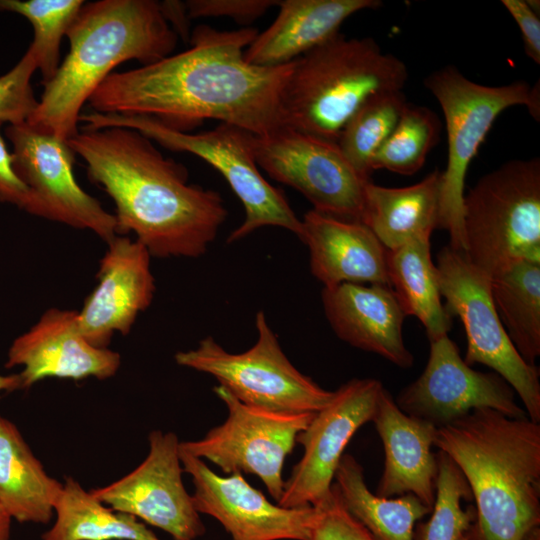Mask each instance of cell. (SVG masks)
<instances>
[{
	"mask_svg": "<svg viewBox=\"0 0 540 540\" xmlns=\"http://www.w3.org/2000/svg\"><path fill=\"white\" fill-rule=\"evenodd\" d=\"M254 28L193 29L191 47L157 62L112 72L88 102L94 112L150 117L168 128L191 132L214 119L255 135L282 126L280 94L292 63L249 64L244 51Z\"/></svg>",
	"mask_w": 540,
	"mask_h": 540,
	"instance_id": "cell-1",
	"label": "cell"
},
{
	"mask_svg": "<svg viewBox=\"0 0 540 540\" xmlns=\"http://www.w3.org/2000/svg\"><path fill=\"white\" fill-rule=\"evenodd\" d=\"M112 198L120 234L133 232L151 256L206 253L228 211L221 195L188 183V171L135 129L83 126L67 141Z\"/></svg>",
	"mask_w": 540,
	"mask_h": 540,
	"instance_id": "cell-2",
	"label": "cell"
},
{
	"mask_svg": "<svg viewBox=\"0 0 540 540\" xmlns=\"http://www.w3.org/2000/svg\"><path fill=\"white\" fill-rule=\"evenodd\" d=\"M434 446L471 489V540H525L539 529L540 423L478 408L437 428Z\"/></svg>",
	"mask_w": 540,
	"mask_h": 540,
	"instance_id": "cell-3",
	"label": "cell"
},
{
	"mask_svg": "<svg viewBox=\"0 0 540 540\" xmlns=\"http://www.w3.org/2000/svg\"><path fill=\"white\" fill-rule=\"evenodd\" d=\"M66 36L70 50L26 120L64 141L78 133L82 106L117 65L157 62L171 55L178 40L153 0L84 4Z\"/></svg>",
	"mask_w": 540,
	"mask_h": 540,
	"instance_id": "cell-4",
	"label": "cell"
},
{
	"mask_svg": "<svg viewBox=\"0 0 540 540\" xmlns=\"http://www.w3.org/2000/svg\"><path fill=\"white\" fill-rule=\"evenodd\" d=\"M408 68L371 37L340 32L293 62L280 94L283 126L336 142L371 96L402 90Z\"/></svg>",
	"mask_w": 540,
	"mask_h": 540,
	"instance_id": "cell-5",
	"label": "cell"
},
{
	"mask_svg": "<svg viewBox=\"0 0 540 540\" xmlns=\"http://www.w3.org/2000/svg\"><path fill=\"white\" fill-rule=\"evenodd\" d=\"M424 85L441 106L447 131L448 154L446 168L441 172L438 228L449 233L452 249L464 252L463 200L468 167L493 123L506 109L524 105L539 121V81L533 86L522 80L483 85L448 65L429 74Z\"/></svg>",
	"mask_w": 540,
	"mask_h": 540,
	"instance_id": "cell-6",
	"label": "cell"
},
{
	"mask_svg": "<svg viewBox=\"0 0 540 540\" xmlns=\"http://www.w3.org/2000/svg\"><path fill=\"white\" fill-rule=\"evenodd\" d=\"M79 121L92 129H135L169 150L191 153L214 167L228 182L245 212L243 222L228 236L227 243L265 226L281 227L299 236L301 219L284 193L272 186L259 170L252 151V133L224 123L198 133L180 132L150 117L94 111L81 114Z\"/></svg>",
	"mask_w": 540,
	"mask_h": 540,
	"instance_id": "cell-7",
	"label": "cell"
},
{
	"mask_svg": "<svg viewBox=\"0 0 540 540\" xmlns=\"http://www.w3.org/2000/svg\"><path fill=\"white\" fill-rule=\"evenodd\" d=\"M466 257L490 276L540 263V158L511 160L482 176L463 200Z\"/></svg>",
	"mask_w": 540,
	"mask_h": 540,
	"instance_id": "cell-8",
	"label": "cell"
},
{
	"mask_svg": "<svg viewBox=\"0 0 540 540\" xmlns=\"http://www.w3.org/2000/svg\"><path fill=\"white\" fill-rule=\"evenodd\" d=\"M256 343L242 353H230L211 336L196 348L175 354L178 365L213 376L240 402L283 414L316 413L328 405L334 391L325 390L301 373L284 354L264 311L257 312Z\"/></svg>",
	"mask_w": 540,
	"mask_h": 540,
	"instance_id": "cell-9",
	"label": "cell"
},
{
	"mask_svg": "<svg viewBox=\"0 0 540 540\" xmlns=\"http://www.w3.org/2000/svg\"><path fill=\"white\" fill-rule=\"evenodd\" d=\"M435 265L444 306L464 326L465 363L488 366L500 375L520 397L527 417L540 423L539 370L510 341L492 301L491 276L449 245L437 254Z\"/></svg>",
	"mask_w": 540,
	"mask_h": 540,
	"instance_id": "cell-10",
	"label": "cell"
},
{
	"mask_svg": "<svg viewBox=\"0 0 540 540\" xmlns=\"http://www.w3.org/2000/svg\"><path fill=\"white\" fill-rule=\"evenodd\" d=\"M258 167L272 179L304 195L313 210L341 220L361 222L365 186L336 142L286 126L251 137Z\"/></svg>",
	"mask_w": 540,
	"mask_h": 540,
	"instance_id": "cell-11",
	"label": "cell"
},
{
	"mask_svg": "<svg viewBox=\"0 0 540 540\" xmlns=\"http://www.w3.org/2000/svg\"><path fill=\"white\" fill-rule=\"evenodd\" d=\"M213 390L227 407L226 420L199 440L180 442V449L210 461L224 473L256 475L278 502L285 483V459L315 413L270 412L240 402L220 385Z\"/></svg>",
	"mask_w": 540,
	"mask_h": 540,
	"instance_id": "cell-12",
	"label": "cell"
},
{
	"mask_svg": "<svg viewBox=\"0 0 540 540\" xmlns=\"http://www.w3.org/2000/svg\"><path fill=\"white\" fill-rule=\"evenodd\" d=\"M14 169L28 188L25 211L82 230L106 243L120 235L114 214L85 192L73 173L75 154L64 141L27 122L7 125Z\"/></svg>",
	"mask_w": 540,
	"mask_h": 540,
	"instance_id": "cell-13",
	"label": "cell"
},
{
	"mask_svg": "<svg viewBox=\"0 0 540 540\" xmlns=\"http://www.w3.org/2000/svg\"><path fill=\"white\" fill-rule=\"evenodd\" d=\"M383 388L379 380L355 378L334 391L331 402L297 436L304 452L284 483L278 505L317 507L330 496L344 450L356 431L372 421Z\"/></svg>",
	"mask_w": 540,
	"mask_h": 540,
	"instance_id": "cell-14",
	"label": "cell"
},
{
	"mask_svg": "<svg viewBox=\"0 0 540 540\" xmlns=\"http://www.w3.org/2000/svg\"><path fill=\"white\" fill-rule=\"evenodd\" d=\"M146 458L111 484L89 490L115 511L168 533L173 540H196L206 529L182 480L180 441L173 432L153 430Z\"/></svg>",
	"mask_w": 540,
	"mask_h": 540,
	"instance_id": "cell-15",
	"label": "cell"
},
{
	"mask_svg": "<svg viewBox=\"0 0 540 540\" xmlns=\"http://www.w3.org/2000/svg\"><path fill=\"white\" fill-rule=\"evenodd\" d=\"M429 341L424 371L395 399L400 410L437 428L478 408H490L511 418L527 417L514 390L500 375L467 365L448 335Z\"/></svg>",
	"mask_w": 540,
	"mask_h": 540,
	"instance_id": "cell-16",
	"label": "cell"
},
{
	"mask_svg": "<svg viewBox=\"0 0 540 540\" xmlns=\"http://www.w3.org/2000/svg\"><path fill=\"white\" fill-rule=\"evenodd\" d=\"M179 455L183 471L192 477L195 509L215 518L232 540H309L318 516L316 507H281L251 486L242 473L220 476L204 460L181 449Z\"/></svg>",
	"mask_w": 540,
	"mask_h": 540,
	"instance_id": "cell-17",
	"label": "cell"
},
{
	"mask_svg": "<svg viewBox=\"0 0 540 540\" xmlns=\"http://www.w3.org/2000/svg\"><path fill=\"white\" fill-rule=\"evenodd\" d=\"M99 262L97 285L77 311L78 328L93 346L108 348L115 333L127 335L155 292L148 250L116 236Z\"/></svg>",
	"mask_w": 540,
	"mask_h": 540,
	"instance_id": "cell-18",
	"label": "cell"
},
{
	"mask_svg": "<svg viewBox=\"0 0 540 540\" xmlns=\"http://www.w3.org/2000/svg\"><path fill=\"white\" fill-rule=\"evenodd\" d=\"M120 364L119 353L95 347L82 336L77 311L50 308L13 340L5 367H22L21 389H27L51 377L104 380L114 376Z\"/></svg>",
	"mask_w": 540,
	"mask_h": 540,
	"instance_id": "cell-19",
	"label": "cell"
},
{
	"mask_svg": "<svg viewBox=\"0 0 540 540\" xmlns=\"http://www.w3.org/2000/svg\"><path fill=\"white\" fill-rule=\"evenodd\" d=\"M322 303L330 326L341 340L400 368L413 365L414 357L403 339L406 314L390 286L341 283L324 287Z\"/></svg>",
	"mask_w": 540,
	"mask_h": 540,
	"instance_id": "cell-20",
	"label": "cell"
},
{
	"mask_svg": "<svg viewBox=\"0 0 540 540\" xmlns=\"http://www.w3.org/2000/svg\"><path fill=\"white\" fill-rule=\"evenodd\" d=\"M371 422L385 455L376 494L390 498L411 493L432 508L438 476L437 456L432 452L437 427L404 413L385 388Z\"/></svg>",
	"mask_w": 540,
	"mask_h": 540,
	"instance_id": "cell-21",
	"label": "cell"
},
{
	"mask_svg": "<svg viewBox=\"0 0 540 540\" xmlns=\"http://www.w3.org/2000/svg\"><path fill=\"white\" fill-rule=\"evenodd\" d=\"M298 238L308 247L312 275L325 288L341 283L389 286L387 253L362 222L309 210Z\"/></svg>",
	"mask_w": 540,
	"mask_h": 540,
	"instance_id": "cell-22",
	"label": "cell"
},
{
	"mask_svg": "<svg viewBox=\"0 0 540 540\" xmlns=\"http://www.w3.org/2000/svg\"><path fill=\"white\" fill-rule=\"evenodd\" d=\"M382 5L378 0H283L273 23L244 51L247 63L278 67L292 63L339 33L351 15Z\"/></svg>",
	"mask_w": 540,
	"mask_h": 540,
	"instance_id": "cell-23",
	"label": "cell"
},
{
	"mask_svg": "<svg viewBox=\"0 0 540 540\" xmlns=\"http://www.w3.org/2000/svg\"><path fill=\"white\" fill-rule=\"evenodd\" d=\"M441 172L435 169L420 182L406 187L365 186L361 222L388 249L430 239L439 223Z\"/></svg>",
	"mask_w": 540,
	"mask_h": 540,
	"instance_id": "cell-24",
	"label": "cell"
},
{
	"mask_svg": "<svg viewBox=\"0 0 540 540\" xmlns=\"http://www.w3.org/2000/svg\"><path fill=\"white\" fill-rule=\"evenodd\" d=\"M62 487L47 474L17 426L0 415V506L11 519L49 523Z\"/></svg>",
	"mask_w": 540,
	"mask_h": 540,
	"instance_id": "cell-25",
	"label": "cell"
},
{
	"mask_svg": "<svg viewBox=\"0 0 540 540\" xmlns=\"http://www.w3.org/2000/svg\"><path fill=\"white\" fill-rule=\"evenodd\" d=\"M334 479L344 508L375 540H415L416 523L431 513L414 494L387 498L372 493L361 464L350 454L342 456Z\"/></svg>",
	"mask_w": 540,
	"mask_h": 540,
	"instance_id": "cell-26",
	"label": "cell"
},
{
	"mask_svg": "<svg viewBox=\"0 0 540 540\" xmlns=\"http://www.w3.org/2000/svg\"><path fill=\"white\" fill-rule=\"evenodd\" d=\"M430 239H420L388 250L389 286L406 316H415L429 340L448 335L452 316L442 303Z\"/></svg>",
	"mask_w": 540,
	"mask_h": 540,
	"instance_id": "cell-27",
	"label": "cell"
},
{
	"mask_svg": "<svg viewBox=\"0 0 540 540\" xmlns=\"http://www.w3.org/2000/svg\"><path fill=\"white\" fill-rule=\"evenodd\" d=\"M54 514L41 540H161L145 523L106 506L72 477L63 482Z\"/></svg>",
	"mask_w": 540,
	"mask_h": 540,
	"instance_id": "cell-28",
	"label": "cell"
},
{
	"mask_svg": "<svg viewBox=\"0 0 540 540\" xmlns=\"http://www.w3.org/2000/svg\"><path fill=\"white\" fill-rule=\"evenodd\" d=\"M498 317L517 352L536 366L540 355V263L515 262L491 276Z\"/></svg>",
	"mask_w": 540,
	"mask_h": 540,
	"instance_id": "cell-29",
	"label": "cell"
},
{
	"mask_svg": "<svg viewBox=\"0 0 540 540\" xmlns=\"http://www.w3.org/2000/svg\"><path fill=\"white\" fill-rule=\"evenodd\" d=\"M407 103L402 90L377 93L364 102L341 131L338 147L363 178L370 180L372 159L395 128Z\"/></svg>",
	"mask_w": 540,
	"mask_h": 540,
	"instance_id": "cell-30",
	"label": "cell"
},
{
	"mask_svg": "<svg viewBox=\"0 0 540 540\" xmlns=\"http://www.w3.org/2000/svg\"><path fill=\"white\" fill-rule=\"evenodd\" d=\"M440 130L441 123L434 111L408 102L395 128L375 153L372 170L415 174L437 144Z\"/></svg>",
	"mask_w": 540,
	"mask_h": 540,
	"instance_id": "cell-31",
	"label": "cell"
},
{
	"mask_svg": "<svg viewBox=\"0 0 540 540\" xmlns=\"http://www.w3.org/2000/svg\"><path fill=\"white\" fill-rule=\"evenodd\" d=\"M84 4L82 0H0V11L22 15L32 24L34 37L27 50L36 61L43 85L55 76L62 37Z\"/></svg>",
	"mask_w": 540,
	"mask_h": 540,
	"instance_id": "cell-32",
	"label": "cell"
},
{
	"mask_svg": "<svg viewBox=\"0 0 540 540\" xmlns=\"http://www.w3.org/2000/svg\"><path fill=\"white\" fill-rule=\"evenodd\" d=\"M438 476L431 517L419 525L415 540H458L476 520V510L461 507V500H471V489L454 461L444 452L436 454Z\"/></svg>",
	"mask_w": 540,
	"mask_h": 540,
	"instance_id": "cell-33",
	"label": "cell"
},
{
	"mask_svg": "<svg viewBox=\"0 0 540 540\" xmlns=\"http://www.w3.org/2000/svg\"><path fill=\"white\" fill-rule=\"evenodd\" d=\"M37 64L26 51L17 64L0 76V124L26 122L38 104L31 86Z\"/></svg>",
	"mask_w": 540,
	"mask_h": 540,
	"instance_id": "cell-34",
	"label": "cell"
},
{
	"mask_svg": "<svg viewBox=\"0 0 540 540\" xmlns=\"http://www.w3.org/2000/svg\"><path fill=\"white\" fill-rule=\"evenodd\" d=\"M309 540H375L342 505L332 485L330 496L319 506Z\"/></svg>",
	"mask_w": 540,
	"mask_h": 540,
	"instance_id": "cell-35",
	"label": "cell"
},
{
	"mask_svg": "<svg viewBox=\"0 0 540 540\" xmlns=\"http://www.w3.org/2000/svg\"><path fill=\"white\" fill-rule=\"evenodd\" d=\"M191 19L205 17H230L240 25H248L263 16L273 0H188L185 2Z\"/></svg>",
	"mask_w": 540,
	"mask_h": 540,
	"instance_id": "cell-36",
	"label": "cell"
},
{
	"mask_svg": "<svg viewBox=\"0 0 540 540\" xmlns=\"http://www.w3.org/2000/svg\"><path fill=\"white\" fill-rule=\"evenodd\" d=\"M503 6L517 23L526 55L540 64V19L536 2L530 0H502Z\"/></svg>",
	"mask_w": 540,
	"mask_h": 540,
	"instance_id": "cell-37",
	"label": "cell"
},
{
	"mask_svg": "<svg viewBox=\"0 0 540 540\" xmlns=\"http://www.w3.org/2000/svg\"><path fill=\"white\" fill-rule=\"evenodd\" d=\"M28 195V188L14 169L13 154L7 148L0 124V202L12 204L24 210Z\"/></svg>",
	"mask_w": 540,
	"mask_h": 540,
	"instance_id": "cell-38",
	"label": "cell"
},
{
	"mask_svg": "<svg viewBox=\"0 0 540 540\" xmlns=\"http://www.w3.org/2000/svg\"><path fill=\"white\" fill-rule=\"evenodd\" d=\"M160 10L178 37H181L184 41H190L191 18L188 14L187 6L185 2L178 0H165L159 2Z\"/></svg>",
	"mask_w": 540,
	"mask_h": 540,
	"instance_id": "cell-39",
	"label": "cell"
},
{
	"mask_svg": "<svg viewBox=\"0 0 540 540\" xmlns=\"http://www.w3.org/2000/svg\"><path fill=\"white\" fill-rule=\"evenodd\" d=\"M17 389H21V380L19 374H0V392H11Z\"/></svg>",
	"mask_w": 540,
	"mask_h": 540,
	"instance_id": "cell-40",
	"label": "cell"
},
{
	"mask_svg": "<svg viewBox=\"0 0 540 540\" xmlns=\"http://www.w3.org/2000/svg\"><path fill=\"white\" fill-rule=\"evenodd\" d=\"M12 519L0 506V540H10Z\"/></svg>",
	"mask_w": 540,
	"mask_h": 540,
	"instance_id": "cell-41",
	"label": "cell"
},
{
	"mask_svg": "<svg viewBox=\"0 0 540 540\" xmlns=\"http://www.w3.org/2000/svg\"><path fill=\"white\" fill-rule=\"evenodd\" d=\"M525 540H540V528L533 531Z\"/></svg>",
	"mask_w": 540,
	"mask_h": 540,
	"instance_id": "cell-42",
	"label": "cell"
},
{
	"mask_svg": "<svg viewBox=\"0 0 540 540\" xmlns=\"http://www.w3.org/2000/svg\"><path fill=\"white\" fill-rule=\"evenodd\" d=\"M458 540H471L468 535L465 533L463 534Z\"/></svg>",
	"mask_w": 540,
	"mask_h": 540,
	"instance_id": "cell-43",
	"label": "cell"
}]
</instances>
